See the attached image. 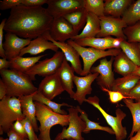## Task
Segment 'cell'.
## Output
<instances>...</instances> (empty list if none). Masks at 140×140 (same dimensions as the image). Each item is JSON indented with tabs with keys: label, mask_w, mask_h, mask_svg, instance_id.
Returning a JSON list of instances; mask_svg holds the SVG:
<instances>
[{
	"label": "cell",
	"mask_w": 140,
	"mask_h": 140,
	"mask_svg": "<svg viewBox=\"0 0 140 140\" xmlns=\"http://www.w3.org/2000/svg\"><path fill=\"white\" fill-rule=\"evenodd\" d=\"M99 18L100 30L96 36L97 38H103L112 35L116 38H122L126 40L127 38L123 29L127 25L121 18L105 15Z\"/></svg>",
	"instance_id": "9"
},
{
	"label": "cell",
	"mask_w": 140,
	"mask_h": 140,
	"mask_svg": "<svg viewBox=\"0 0 140 140\" xmlns=\"http://www.w3.org/2000/svg\"><path fill=\"white\" fill-rule=\"evenodd\" d=\"M7 19H2L0 24V56L2 58H6L4 50L3 47V30Z\"/></svg>",
	"instance_id": "38"
},
{
	"label": "cell",
	"mask_w": 140,
	"mask_h": 140,
	"mask_svg": "<svg viewBox=\"0 0 140 140\" xmlns=\"http://www.w3.org/2000/svg\"><path fill=\"white\" fill-rule=\"evenodd\" d=\"M47 0H22V4L26 6H42L47 3Z\"/></svg>",
	"instance_id": "40"
},
{
	"label": "cell",
	"mask_w": 140,
	"mask_h": 140,
	"mask_svg": "<svg viewBox=\"0 0 140 140\" xmlns=\"http://www.w3.org/2000/svg\"><path fill=\"white\" fill-rule=\"evenodd\" d=\"M64 57L62 51H58L51 58L39 61L24 73L32 81L36 80V75L45 77L53 74L57 72L60 67Z\"/></svg>",
	"instance_id": "7"
},
{
	"label": "cell",
	"mask_w": 140,
	"mask_h": 140,
	"mask_svg": "<svg viewBox=\"0 0 140 140\" xmlns=\"http://www.w3.org/2000/svg\"><path fill=\"white\" fill-rule=\"evenodd\" d=\"M59 48L53 42L49 41L41 36L31 40L28 46L21 50L19 56L22 57L26 53L36 55L47 50H50L56 52L58 51Z\"/></svg>",
	"instance_id": "17"
},
{
	"label": "cell",
	"mask_w": 140,
	"mask_h": 140,
	"mask_svg": "<svg viewBox=\"0 0 140 140\" xmlns=\"http://www.w3.org/2000/svg\"><path fill=\"white\" fill-rule=\"evenodd\" d=\"M114 39L111 36H109L103 38L88 37L74 41L83 47L89 46L97 50L105 51L107 49L114 48L113 44Z\"/></svg>",
	"instance_id": "21"
},
{
	"label": "cell",
	"mask_w": 140,
	"mask_h": 140,
	"mask_svg": "<svg viewBox=\"0 0 140 140\" xmlns=\"http://www.w3.org/2000/svg\"><path fill=\"white\" fill-rule=\"evenodd\" d=\"M129 99L140 101V79L130 92L128 96Z\"/></svg>",
	"instance_id": "37"
},
{
	"label": "cell",
	"mask_w": 140,
	"mask_h": 140,
	"mask_svg": "<svg viewBox=\"0 0 140 140\" xmlns=\"http://www.w3.org/2000/svg\"><path fill=\"white\" fill-rule=\"evenodd\" d=\"M0 74L6 88V95L8 96L18 97L38 90L30 77L24 73L13 69H5L0 70Z\"/></svg>",
	"instance_id": "2"
},
{
	"label": "cell",
	"mask_w": 140,
	"mask_h": 140,
	"mask_svg": "<svg viewBox=\"0 0 140 140\" xmlns=\"http://www.w3.org/2000/svg\"><path fill=\"white\" fill-rule=\"evenodd\" d=\"M133 73L138 76L140 77V66H138L136 70Z\"/></svg>",
	"instance_id": "47"
},
{
	"label": "cell",
	"mask_w": 140,
	"mask_h": 140,
	"mask_svg": "<svg viewBox=\"0 0 140 140\" xmlns=\"http://www.w3.org/2000/svg\"><path fill=\"white\" fill-rule=\"evenodd\" d=\"M123 31L128 42L140 43V22L127 26L123 29Z\"/></svg>",
	"instance_id": "33"
},
{
	"label": "cell",
	"mask_w": 140,
	"mask_h": 140,
	"mask_svg": "<svg viewBox=\"0 0 140 140\" xmlns=\"http://www.w3.org/2000/svg\"><path fill=\"white\" fill-rule=\"evenodd\" d=\"M140 79V77L134 73L118 78L115 79L111 90L119 92L128 97L130 92Z\"/></svg>",
	"instance_id": "20"
},
{
	"label": "cell",
	"mask_w": 140,
	"mask_h": 140,
	"mask_svg": "<svg viewBox=\"0 0 140 140\" xmlns=\"http://www.w3.org/2000/svg\"><path fill=\"white\" fill-rule=\"evenodd\" d=\"M138 45L139 47L140 51V43H138Z\"/></svg>",
	"instance_id": "49"
},
{
	"label": "cell",
	"mask_w": 140,
	"mask_h": 140,
	"mask_svg": "<svg viewBox=\"0 0 140 140\" xmlns=\"http://www.w3.org/2000/svg\"><path fill=\"white\" fill-rule=\"evenodd\" d=\"M36 92L33 94L18 98L20 101L21 108L23 114L25 117L30 121L35 131L37 132L39 130V128L36 116V107L33 99Z\"/></svg>",
	"instance_id": "19"
},
{
	"label": "cell",
	"mask_w": 140,
	"mask_h": 140,
	"mask_svg": "<svg viewBox=\"0 0 140 140\" xmlns=\"http://www.w3.org/2000/svg\"><path fill=\"white\" fill-rule=\"evenodd\" d=\"M8 140H25V138L18 133L14 130L13 125L7 133Z\"/></svg>",
	"instance_id": "41"
},
{
	"label": "cell",
	"mask_w": 140,
	"mask_h": 140,
	"mask_svg": "<svg viewBox=\"0 0 140 140\" xmlns=\"http://www.w3.org/2000/svg\"><path fill=\"white\" fill-rule=\"evenodd\" d=\"M8 138H6V139H4L3 137H0V140H8Z\"/></svg>",
	"instance_id": "48"
},
{
	"label": "cell",
	"mask_w": 140,
	"mask_h": 140,
	"mask_svg": "<svg viewBox=\"0 0 140 140\" xmlns=\"http://www.w3.org/2000/svg\"><path fill=\"white\" fill-rule=\"evenodd\" d=\"M53 18L42 6L21 4L11 9L4 30L25 39H35L49 31Z\"/></svg>",
	"instance_id": "1"
},
{
	"label": "cell",
	"mask_w": 140,
	"mask_h": 140,
	"mask_svg": "<svg viewBox=\"0 0 140 140\" xmlns=\"http://www.w3.org/2000/svg\"><path fill=\"white\" fill-rule=\"evenodd\" d=\"M6 58L0 59V70L8 69L10 67V62Z\"/></svg>",
	"instance_id": "43"
},
{
	"label": "cell",
	"mask_w": 140,
	"mask_h": 140,
	"mask_svg": "<svg viewBox=\"0 0 140 140\" xmlns=\"http://www.w3.org/2000/svg\"><path fill=\"white\" fill-rule=\"evenodd\" d=\"M23 124L29 140H38V138L34 132L33 127L30 121L27 118L20 121Z\"/></svg>",
	"instance_id": "34"
},
{
	"label": "cell",
	"mask_w": 140,
	"mask_h": 140,
	"mask_svg": "<svg viewBox=\"0 0 140 140\" xmlns=\"http://www.w3.org/2000/svg\"><path fill=\"white\" fill-rule=\"evenodd\" d=\"M38 90L51 100L65 91L57 72L44 77L39 85Z\"/></svg>",
	"instance_id": "16"
},
{
	"label": "cell",
	"mask_w": 140,
	"mask_h": 140,
	"mask_svg": "<svg viewBox=\"0 0 140 140\" xmlns=\"http://www.w3.org/2000/svg\"><path fill=\"white\" fill-rule=\"evenodd\" d=\"M101 89L108 93L110 101L112 103H116L124 99L129 98V97L124 96L121 93L118 91L110 90L105 88H102Z\"/></svg>",
	"instance_id": "35"
},
{
	"label": "cell",
	"mask_w": 140,
	"mask_h": 140,
	"mask_svg": "<svg viewBox=\"0 0 140 140\" xmlns=\"http://www.w3.org/2000/svg\"><path fill=\"white\" fill-rule=\"evenodd\" d=\"M42 36L46 40L53 42L63 53L67 61L71 63V66L74 69L75 72L81 75L83 70L80 55L77 51L67 43L61 42L54 40L50 37L49 31L44 33Z\"/></svg>",
	"instance_id": "13"
},
{
	"label": "cell",
	"mask_w": 140,
	"mask_h": 140,
	"mask_svg": "<svg viewBox=\"0 0 140 140\" xmlns=\"http://www.w3.org/2000/svg\"><path fill=\"white\" fill-rule=\"evenodd\" d=\"M46 10L53 18L65 15L83 7V0H47Z\"/></svg>",
	"instance_id": "11"
},
{
	"label": "cell",
	"mask_w": 140,
	"mask_h": 140,
	"mask_svg": "<svg viewBox=\"0 0 140 140\" xmlns=\"http://www.w3.org/2000/svg\"><path fill=\"white\" fill-rule=\"evenodd\" d=\"M74 72V69L69 65L65 57L62 64L57 72L64 90L73 99L75 93L73 90Z\"/></svg>",
	"instance_id": "18"
},
{
	"label": "cell",
	"mask_w": 140,
	"mask_h": 140,
	"mask_svg": "<svg viewBox=\"0 0 140 140\" xmlns=\"http://www.w3.org/2000/svg\"><path fill=\"white\" fill-rule=\"evenodd\" d=\"M13 127L15 131L19 134L25 138H28L23 125L19 120L16 121L13 123Z\"/></svg>",
	"instance_id": "39"
},
{
	"label": "cell",
	"mask_w": 140,
	"mask_h": 140,
	"mask_svg": "<svg viewBox=\"0 0 140 140\" xmlns=\"http://www.w3.org/2000/svg\"><path fill=\"white\" fill-rule=\"evenodd\" d=\"M125 40L122 38H115L113 41V45L114 48H120V46L122 42Z\"/></svg>",
	"instance_id": "44"
},
{
	"label": "cell",
	"mask_w": 140,
	"mask_h": 140,
	"mask_svg": "<svg viewBox=\"0 0 140 140\" xmlns=\"http://www.w3.org/2000/svg\"><path fill=\"white\" fill-rule=\"evenodd\" d=\"M22 0H3L0 1V9L2 10L12 9L22 4Z\"/></svg>",
	"instance_id": "36"
},
{
	"label": "cell",
	"mask_w": 140,
	"mask_h": 140,
	"mask_svg": "<svg viewBox=\"0 0 140 140\" xmlns=\"http://www.w3.org/2000/svg\"><path fill=\"white\" fill-rule=\"evenodd\" d=\"M25 118L23 114L18 98L5 96L0 101V134L7 133L13 122Z\"/></svg>",
	"instance_id": "3"
},
{
	"label": "cell",
	"mask_w": 140,
	"mask_h": 140,
	"mask_svg": "<svg viewBox=\"0 0 140 140\" xmlns=\"http://www.w3.org/2000/svg\"><path fill=\"white\" fill-rule=\"evenodd\" d=\"M40 140H51L50 136V132H47L43 134H40L38 137ZM67 140H73L69 139Z\"/></svg>",
	"instance_id": "45"
},
{
	"label": "cell",
	"mask_w": 140,
	"mask_h": 140,
	"mask_svg": "<svg viewBox=\"0 0 140 140\" xmlns=\"http://www.w3.org/2000/svg\"><path fill=\"white\" fill-rule=\"evenodd\" d=\"M123 101L130 111L133 118L132 128L129 138L133 136L135 133L140 130V101L134 102L133 99L126 98Z\"/></svg>",
	"instance_id": "27"
},
{
	"label": "cell",
	"mask_w": 140,
	"mask_h": 140,
	"mask_svg": "<svg viewBox=\"0 0 140 140\" xmlns=\"http://www.w3.org/2000/svg\"><path fill=\"white\" fill-rule=\"evenodd\" d=\"M104 1L83 0V7L88 12L93 13L99 17L105 16Z\"/></svg>",
	"instance_id": "32"
},
{
	"label": "cell",
	"mask_w": 140,
	"mask_h": 140,
	"mask_svg": "<svg viewBox=\"0 0 140 140\" xmlns=\"http://www.w3.org/2000/svg\"><path fill=\"white\" fill-rule=\"evenodd\" d=\"M49 32L53 39L61 42H65L78 35L71 24L63 17L53 18Z\"/></svg>",
	"instance_id": "12"
},
{
	"label": "cell",
	"mask_w": 140,
	"mask_h": 140,
	"mask_svg": "<svg viewBox=\"0 0 140 140\" xmlns=\"http://www.w3.org/2000/svg\"><path fill=\"white\" fill-rule=\"evenodd\" d=\"M33 101H37L43 103L50 108L54 112L61 115H67L66 111L61 109V107L67 106L69 107H73L72 106L64 102L59 104L53 101L45 96L38 90L35 93L33 96Z\"/></svg>",
	"instance_id": "30"
},
{
	"label": "cell",
	"mask_w": 140,
	"mask_h": 140,
	"mask_svg": "<svg viewBox=\"0 0 140 140\" xmlns=\"http://www.w3.org/2000/svg\"><path fill=\"white\" fill-rule=\"evenodd\" d=\"M113 66L115 72L123 76L133 73L138 67L122 51L114 58Z\"/></svg>",
	"instance_id": "23"
},
{
	"label": "cell",
	"mask_w": 140,
	"mask_h": 140,
	"mask_svg": "<svg viewBox=\"0 0 140 140\" xmlns=\"http://www.w3.org/2000/svg\"><path fill=\"white\" fill-rule=\"evenodd\" d=\"M120 48L136 65L140 66V51L138 43H130L124 40L121 43Z\"/></svg>",
	"instance_id": "29"
},
{
	"label": "cell",
	"mask_w": 140,
	"mask_h": 140,
	"mask_svg": "<svg viewBox=\"0 0 140 140\" xmlns=\"http://www.w3.org/2000/svg\"><path fill=\"white\" fill-rule=\"evenodd\" d=\"M121 18L127 26L140 22V0L132 3L124 12Z\"/></svg>",
	"instance_id": "28"
},
{
	"label": "cell",
	"mask_w": 140,
	"mask_h": 140,
	"mask_svg": "<svg viewBox=\"0 0 140 140\" xmlns=\"http://www.w3.org/2000/svg\"><path fill=\"white\" fill-rule=\"evenodd\" d=\"M128 140H140V130L137 132L134 136L130 138Z\"/></svg>",
	"instance_id": "46"
},
{
	"label": "cell",
	"mask_w": 140,
	"mask_h": 140,
	"mask_svg": "<svg viewBox=\"0 0 140 140\" xmlns=\"http://www.w3.org/2000/svg\"><path fill=\"white\" fill-rule=\"evenodd\" d=\"M99 75L98 73H90L83 77L75 75L73 82L76 87V90L73 99L77 101L80 105L85 102L86 95L91 94L92 90V84Z\"/></svg>",
	"instance_id": "14"
},
{
	"label": "cell",
	"mask_w": 140,
	"mask_h": 140,
	"mask_svg": "<svg viewBox=\"0 0 140 140\" xmlns=\"http://www.w3.org/2000/svg\"><path fill=\"white\" fill-rule=\"evenodd\" d=\"M88 12L83 7L66 14L63 17L72 25L76 33L84 28Z\"/></svg>",
	"instance_id": "26"
},
{
	"label": "cell",
	"mask_w": 140,
	"mask_h": 140,
	"mask_svg": "<svg viewBox=\"0 0 140 140\" xmlns=\"http://www.w3.org/2000/svg\"><path fill=\"white\" fill-rule=\"evenodd\" d=\"M112 56L110 60L106 58L101 60L97 66L92 67L90 73H98L99 75L96 79L97 85L101 89L105 88L110 90L111 89L115 79L112 70V64L114 60Z\"/></svg>",
	"instance_id": "10"
},
{
	"label": "cell",
	"mask_w": 140,
	"mask_h": 140,
	"mask_svg": "<svg viewBox=\"0 0 140 140\" xmlns=\"http://www.w3.org/2000/svg\"><path fill=\"white\" fill-rule=\"evenodd\" d=\"M46 55V54L36 57H27L18 56L9 60L10 62V69L25 73L38 62L41 58Z\"/></svg>",
	"instance_id": "25"
},
{
	"label": "cell",
	"mask_w": 140,
	"mask_h": 140,
	"mask_svg": "<svg viewBox=\"0 0 140 140\" xmlns=\"http://www.w3.org/2000/svg\"><path fill=\"white\" fill-rule=\"evenodd\" d=\"M25 140H29L28 139L26 138L25 139ZM38 140H40L39 139Z\"/></svg>",
	"instance_id": "50"
},
{
	"label": "cell",
	"mask_w": 140,
	"mask_h": 140,
	"mask_svg": "<svg viewBox=\"0 0 140 140\" xmlns=\"http://www.w3.org/2000/svg\"><path fill=\"white\" fill-rule=\"evenodd\" d=\"M76 107L81 114L80 117L86 124V127L83 132L87 134L89 133L92 130H98L106 131L111 135L115 134L114 132L111 128L101 126L99 123L91 121L88 118V115L85 111L81 109L78 106Z\"/></svg>",
	"instance_id": "31"
},
{
	"label": "cell",
	"mask_w": 140,
	"mask_h": 140,
	"mask_svg": "<svg viewBox=\"0 0 140 140\" xmlns=\"http://www.w3.org/2000/svg\"><path fill=\"white\" fill-rule=\"evenodd\" d=\"M7 89L4 83L1 78L0 79V99L1 100L6 95Z\"/></svg>",
	"instance_id": "42"
},
{
	"label": "cell",
	"mask_w": 140,
	"mask_h": 140,
	"mask_svg": "<svg viewBox=\"0 0 140 140\" xmlns=\"http://www.w3.org/2000/svg\"><path fill=\"white\" fill-rule=\"evenodd\" d=\"M100 100L96 96L90 97L85 102L92 104L97 108L101 113L106 122L114 132L116 140H123L127 134L126 128L122 125V122L126 116V114L120 109L116 110V116L114 117L106 112L99 104Z\"/></svg>",
	"instance_id": "6"
},
{
	"label": "cell",
	"mask_w": 140,
	"mask_h": 140,
	"mask_svg": "<svg viewBox=\"0 0 140 140\" xmlns=\"http://www.w3.org/2000/svg\"><path fill=\"white\" fill-rule=\"evenodd\" d=\"M104 3L105 16L120 18L128 7L132 3L131 0H106Z\"/></svg>",
	"instance_id": "24"
},
{
	"label": "cell",
	"mask_w": 140,
	"mask_h": 140,
	"mask_svg": "<svg viewBox=\"0 0 140 140\" xmlns=\"http://www.w3.org/2000/svg\"><path fill=\"white\" fill-rule=\"evenodd\" d=\"M100 30L99 18L95 15L88 12L86 24L79 34L75 36L71 39L74 40L83 38L95 37Z\"/></svg>",
	"instance_id": "22"
},
{
	"label": "cell",
	"mask_w": 140,
	"mask_h": 140,
	"mask_svg": "<svg viewBox=\"0 0 140 140\" xmlns=\"http://www.w3.org/2000/svg\"><path fill=\"white\" fill-rule=\"evenodd\" d=\"M69 116V126L64 127L62 132L59 133L54 140H85L81 133L86 127L85 122L79 116V112L76 107H70L67 109Z\"/></svg>",
	"instance_id": "8"
},
{
	"label": "cell",
	"mask_w": 140,
	"mask_h": 140,
	"mask_svg": "<svg viewBox=\"0 0 140 140\" xmlns=\"http://www.w3.org/2000/svg\"><path fill=\"white\" fill-rule=\"evenodd\" d=\"M36 108V116L40 123V134L50 132L53 126L59 124L64 127L69 125V115H63L54 112L47 106L37 101H34Z\"/></svg>",
	"instance_id": "4"
},
{
	"label": "cell",
	"mask_w": 140,
	"mask_h": 140,
	"mask_svg": "<svg viewBox=\"0 0 140 140\" xmlns=\"http://www.w3.org/2000/svg\"><path fill=\"white\" fill-rule=\"evenodd\" d=\"M5 40L3 47L6 58L8 60L19 56L21 50L28 45L31 39L19 37L13 33L6 32L5 35Z\"/></svg>",
	"instance_id": "15"
},
{
	"label": "cell",
	"mask_w": 140,
	"mask_h": 140,
	"mask_svg": "<svg viewBox=\"0 0 140 140\" xmlns=\"http://www.w3.org/2000/svg\"><path fill=\"white\" fill-rule=\"evenodd\" d=\"M66 42L77 51L83 60V68L81 75L82 76H85L90 73L92 65L98 60L107 56L115 57L121 51L120 48H112L105 51L92 47L86 48L79 45L71 39Z\"/></svg>",
	"instance_id": "5"
}]
</instances>
